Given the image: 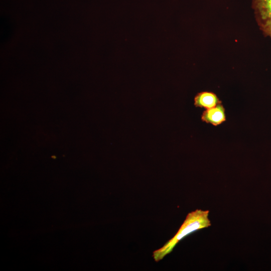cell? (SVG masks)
Instances as JSON below:
<instances>
[{"label":"cell","mask_w":271,"mask_h":271,"mask_svg":"<svg viewBox=\"0 0 271 271\" xmlns=\"http://www.w3.org/2000/svg\"><path fill=\"white\" fill-rule=\"evenodd\" d=\"M201 120L207 123L214 126H218L226 120L225 108L222 103L210 108L206 109L203 112Z\"/></svg>","instance_id":"3957f363"},{"label":"cell","mask_w":271,"mask_h":271,"mask_svg":"<svg viewBox=\"0 0 271 271\" xmlns=\"http://www.w3.org/2000/svg\"><path fill=\"white\" fill-rule=\"evenodd\" d=\"M251 7L260 30L271 38V0H252Z\"/></svg>","instance_id":"7a4b0ae2"},{"label":"cell","mask_w":271,"mask_h":271,"mask_svg":"<svg viewBox=\"0 0 271 271\" xmlns=\"http://www.w3.org/2000/svg\"><path fill=\"white\" fill-rule=\"evenodd\" d=\"M209 210L196 209L189 213L176 234L162 247L155 250L153 257L155 261H160L171 253L177 243L186 236L198 230L211 225Z\"/></svg>","instance_id":"6da1fadb"},{"label":"cell","mask_w":271,"mask_h":271,"mask_svg":"<svg viewBox=\"0 0 271 271\" xmlns=\"http://www.w3.org/2000/svg\"><path fill=\"white\" fill-rule=\"evenodd\" d=\"M222 103L217 95L211 91H202L198 93L194 97L196 107L208 109Z\"/></svg>","instance_id":"277c9868"}]
</instances>
